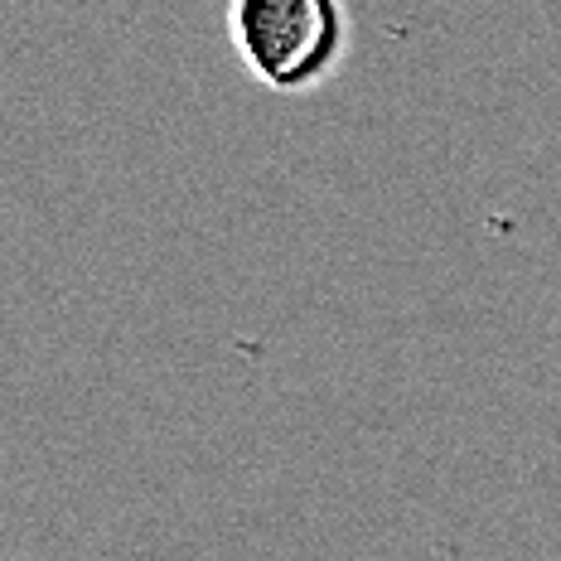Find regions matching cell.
I'll return each mask as SVG.
<instances>
[{
    "instance_id": "1",
    "label": "cell",
    "mask_w": 561,
    "mask_h": 561,
    "mask_svg": "<svg viewBox=\"0 0 561 561\" xmlns=\"http://www.w3.org/2000/svg\"><path fill=\"white\" fill-rule=\"evenodd\" d=\"M228 44L266 92L300 98L344 68L354 20L344 0H228Z\"/></svg>"
}]
</instances>
